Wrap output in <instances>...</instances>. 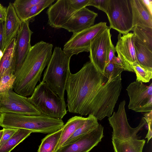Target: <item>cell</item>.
Instances as JSON below:
<instances>
[{"instance_id":"cell-1","label":"cell","mask_w":152,"mask_h":152,"mask_svg":"<svg viewBox=\"0 0 152 152\" xmlns=\"http://www.w3.org/2000/svg\"><path fill=\"white\" fill-rule=\"evenodd\" d=\"M121 75L108 79L90 61L76 73H71L65 88L68 111L91 115L100 121L110 117L121 92Z\"/></svg>"},{"instance_id":"cell-2","label":"cell","mask_w":152,"mask_h":152,"mask_svg":"<svg viewBox=\"0 0 152 152\" xmlns=\"http://www.w3.org/2000/svg\"><path fill=\"white\" fill-rule=\"evenodd\" d=\"M52 44L40 41L31 46L23 63L15 73L13 88L22 96L31 95L42 73L51 58Z\"/></svg>"},{"instance_id":"cell-3","label":"cell","mask_w":152,"mask_h":152,"mask_svg":"<svg viewBox=\"0 0 152 152\" xmlns=\"http://www.w3.org/2000/svg\"><path fill=\"white\" fill-rule=\"evenodd\" d=\"M62 119L41 115H28L10 113L0 114V126L3 128L23 129L33 132L50 134L61 129Z\"/></svg>"},{"instance_id":"cell-4","label":"cell","mask_w":152,"mask_h":152,"mask_svg":"<svg viewBox=\"0 0 152 152\" xmlns=\"http://www.w3.org/2000/svg\"><path fill=\"white\" fill-rule=\"evenodd\" d=\"M71 57L61 48L55 47L43 75L42 81L63 99L66 84L71 73L69 63Z\"/></svg>"},{"instance_id":"cell-5","label":"cell","mask_w":152,"mask_h":152,"mask_svg":"<svg viewBox=\"0 0 152 152\" xmlns=\"http://www.w3.org/2000/svg\"><path fill=\"white\" fill-rule=\"evenodd\" d=\"M28 99L41 115L62 119L67 113L64 99L60 98L45 82L42 81L35 87Z\"/></svg>"},{"instance_id":"cell-6","label":"cell","mask_w":152,"mask_h":152,"mask_svg":"<svg viewBox=\"0 0 152 152\" xmlns=\"http://www.w3.org/2000/svg\"><path fill=\"white\" fill-rule=\"evenodd\" d=\"M106 14L111 28L123 35L132 31L133 26L130 0H109Z\"/></svg>"},{"instance_id":"cell-7","label":"cell","mask_w":152,"mask_h":152,"mask_svg":"<svg viewBox=\"0 0 152 152\" xmlns=\"http://www.w3.org/2000/svg\"><path fill=\"white\" fill-rule=\"evenodd\" d=\"M90 0H58L50 6L46 13L48 23L59 29L75 12L88 6Z\"/></svg>"},{"instance_id":"cell-8","label":"cell","mask_w":152,"mask_h":152,"mask_svg":"<svg viewBox=\"0 0 152 152\" xmlns=\"http://www.w3.org/2000/svg\"><path fill=\"white\" fill-rule=\"evenodd\" d=\"M125 104L124 100L121 102L117 111L108 118L113 129L112 139L121 140L138 139L139 138L137 134L146 124V121L142 117L138 126L134 128L131 127L127 118Z\"/></svg>"},{"instance_id":"cell-9","label":"cell","mask_w":152,"mask_h":152,"mask_svg":"<svg viewBox=\"0 0 152 152\" xmlns=\"http://www.w3.org/2000/svg\"><path fill=\"white\" fill-rule=\"evenodd\" d=\"M108 27L106 22H100L80 32L73 33L64 45L63 50L71 57L80 53L89 52L91 40Z\"/></svg>"},{"instance_id":"cell-10","label":"cell","mask_w":152,"mask_h":152,"mask_svg":"<svg viewBox=\"0 0 152 152\" xmlns=\"http://www.w3.org/2000/svg\"><path fill=\"white\" fill-rule=\"evenodd\" d=\"M13 89L0 93V114L10 113L28 115H41L28 98L17 94Z\"/></svg>"},{"instance_id":"cell-11","label":"cell","mask_w":152,"mask_h":152,"mask_svg":"<svg viewBox=\"0 0 152 152\" xmlns=\"http://www.w3.org/2000/svg\"><path fill=\"white\" fill-rule=\"evenodd\" d=\"M109 26L96 36L90 43L89 57L96 69L104 75L107 63L108 55L112 43Z\"/></svg>"},{"instance_id":"cell-12","label":"cell","mask_w":152,"mask_h":152,"mask_svg":"<svg viewBox=\"0 0 152 152\" xmlns=\"http://www.w3.org/2000/svg\"><path fill=\"white\" fill-rule=\"evenodd\" d=\"M129 98L128 108L136 112L152 111V83L148 86L137 81L131 83L126 89Z\"/></svg>"},{"instance_id":"cell-13","label":"cell","mask_w":152,"mask_h":152,"mask_svg":"<svg viewBox=\"0 0 152 152\" xmlns=\"http://www.w3.org/2000/svg\"><path fill=\"white\" fill-rule=\"evenodd\" d=\"M103 127L99 124L94 129L68 145L61 146L55 152H89L103 137Z\"/></svg>"},{"instance_id":"cell-14","label":"cell","mask_w":152,"mask_h":152,"mask_svg":"<svg viewBox=\"0 0 152 152\" xmlns=\"http://www.w3.org/2000/svg\"><path fill=\"white\" fill-rule=\"evenodd\" d=\"M98 13L85 7L75 12L62 25L64 28L73 33H77L94 25Z\"/></svg>"},{"instance_id":"cell-15","label":"cell","mask_w":152,"mask_h":152,"mask_svg":"<svg viewBox=\"0 0 152 152\" xmlns=\"http://www.w3.org/2000/svg\"><path fill=\"white\" fill-rule=\"evenodd\" d=\"M33 33L30 28L29 23L22 22L16 37L15 74L23 63L31 47L30 42Z\"/></svg>"},{"instance_id":"cell-16","label":"cell","mask_w":152,"mask_h":152,"mask_svg":"<svg viewBox=\"0 0 152 152\" xmlns=\"http://www.w3.org/2000/svg\"><path fill=\"white\" fill-rule=\"evenodd\" d=\"M22 22L17 16L12 3H10L7 8V15L4 22V45L3 52L13 40L16 38Z\"/></svg>"},{"instance_id":"cell-17","label":"cell","mask_w":152,"mask_h":152,"mask_svg":"<svg viewBox=\"0 0 152 152\" xmlns=\"http://www.w3.org/2000/svg\"><path fill=\"white\" fill-rule=\"evenodd\" d=\"M132 14L133 27L138 26L152 29V13L143 0H130Z\"/></svg>"},{"instance_id":"cell-18","label":"cell","mask_w":152,"mask_h":152,"mask_svg":"<svg viewBox=\"0 0 152 152\" xmlns=\"http://www.w3.org/2000/svg\"><path fill=\"white\" fill-rule=\"evenodd\" d=\"M121 34L119 33L118 35V41L115 47L116 52L132 68L133 64L137 63L134 44V34L132 32L122 36Z\"/></svg>"},{"instance_id":"cell-19","label":"cell","mask_w":152,"mask_h":152,"mask_svg":"<svg viewBox=\"0 0 152 152\" xmlns=\"http://www.w3.org/2000/svg\"><path fill=\"white\" fill-rule=\"evenodd\" d=\"M16 38L3 52L0 58V80L6 74L15 72Z\"/></svg>"},{"instance_id":"cell-20","label":"cell","mask_w":152,"mask_h":152,"mask_svg":"<svg viewBox=\"0 0 152 152\" xmlns=\"http://www.w3.org/2000/svg\"><path fill=\"white\" fill-rule=\"evenodd\" d=\"M86 119L87 117L75 116L68 120L62 128V133L55 152L63 145L77 129L84 124Z\"/></svg>"},{"instance_id":"cell-21","label":"cell","mask_w":152,"mask_h":152,"mask_svg":"<svg viewBox=\"0 0 152 152\" xmlns=\"http://www.w3.org/2000/svg\"><path fill=\"white\" fill-rule=\"evenodd\" d=\"M145 142L144 139L121 140L112 139L115 152H142Z\"/></svg>"},{"instance_id":"cell-22","label":"cell","mask_w":152,"mask_h":152,"mask_svg":"<svg viewBox=\"0 0 152 152\" xmlns=\"http://www.w3.org/2000/svg\"><path fill=\"white\" fill-rule=\"evenodd\" d=\"M134 44L137 63L144 67L152 68V51L140 43L134 37Z\"/></svg>"},{"instance_id":"cell-23","label":"cell","mask_w":152,"mask_h":152,"mask_svg":"<svg viewBox=\"0 0 152 152\" xmlns=\"http://www.w3.org/2000/svg\"><path fill=\"white\" fill-rule=\"evenodd\" d=\"M97 120L93 115H89L84 124L76 130L62 146L72 143L78 138L95 129L99 124Z\"/></svg>"},{"instance_id":"cell-24","label":"cell","mask_w":152,"mask_h":152,"mask_svg":"<svg viewBox=\"0 0 152 152\" xmlns=\"http://www.w3.org/2000/svg\"><path fill=\"white\" fill-rule=\"evenodd\" d=\"M32 132L27 129H18L12 136L0 147V152H10Z\"/></svg>"},{"instance_id":"cell-25","label":"cell","mask_w":152,"mask_h":152,"mask_svg":"<svg viewBox=\"0 0 152 152\" xmlns=\"http://www.w3.org/2000/svg\"><path fill=\"white\" fill-rule=\"evenodd\" d=\"M62 131V128L56 132L47 135L42 140L37 152H55Z\"/></svg>"},{"instance_id":"cell-26","label":"cell","mask_w":152,"mask_h":152,"mask_svg":"<svg viewBox=\"0 0 152 152\" xmlns=\"http://www.w3.org/2000/svg\"><path fill=\"white\" fill-rule=\"evenodd\" d=\"M132 31H133L134 37L152 51V29L148 30L135 26Z\"/></svg>"},{"instance_id":"cell-27","label":"cell","mask_w":152,"mask_h":152,"mask_svg":"<svg viewBox=\"0 0 152 152\" xmlns=\"http://www.w3.org/2000/svg\"><path fill=\"white\" fill-rule=\"evenodd\" d=\"M42 0H16L12 4L16 13L22 22L24 21L29 10Z\"/></svg>"},{"instance_id":"cell-28","label":"cell","mask_w":152,"mask_h":152,"mask_svg":"<svg viewBox=\"0 0 152 152\" xmlns=\"http://www.w3.org/2000/svg\"><path fill=\"white\" fill-rule=\"evenodd\" d=\"M54 0H42L39 3L30 8L23 22H32L35 17L46 8L49 7Z\"/></svg>"},{"instance_id":"cell-29","label":"cell","mask_w":152,"mask_h":152,"mask_svg":"<svg viewBox=\"0 0 152 152\" xmlns=\"http://www.w3.org/2000/svg\"><path fill=\"white\" fill-rule=\"evenodd\" d=\"M135 73L136 81L142 83H148L152 78V68L144 67L137 63L132 66Z\"/></svg>"},{"instance_id":"cell-30","label":"cell","mask_w":152,"mask_h":152,"mask_svg":"<svg viewBox=\"0 0 152 152\" xmlns=\"http://www.w3.org/2000/svg\"><path fill=\"white\" fill-rule=\"evenodd\" d=\"M15 78V75L14 72L8 73L4 75L0 80V93L13 89V85Z\"/></svg>"},{"instance_id":"cell-31","label":"cell","mask_w":152,"mask_h":152,"mask_svg":"<svg viewBox=\"0 0 152 152\" xmlns=\"http://www.w3.org/2000/svg\"><path fill=\"white\" fill-rule=\"evenodd\" d=\"M124 70L113 62L107 64L105 69L104 75L108 79H113L120 74Z\"/></svg>"},{"instance_id":"cell-32","label":"cell","mask_w":152,"mask_h":152,"mask_svg":"<svg viewBox=\"0 0 152 152\" xmlns=\"http://www.w3.org/2000/svg\"><path fill=\"white\" fill-rule=\"evenodd\" d=\"M109 0H90L88 6H92L106 13L108 7Z\"/></svg>"},{"instance_id":"cell-33","label":"cell","mask_w":152,"mask_h":152,"mask_svg":"<svg viewBox=\"0 0 152 152\" xmlns=\"http://www.w3.org/2000/svg\"><path fill=\"white\" fill-rule=\"evenodd\" d=\"M124 71L134 72L132 68L127 62L121 56L118 55L113 62Z\"/></svg>"},{"instance_id":"cell-34","label":"cell","mask_w":152,"mask_h":152,"mask_svg":"<svg viewBox=\"0 0 152 152\" xmlns=\"http://www.w3.org/2000/svg\"><path fill=\"white\" fill-rule=\"evenodd\" d=\"M18 129L12 128H3V134L0 141V147L10 139Z\"/></svg>"},{"instance_id":"cell-35","label":"cell","mask_w":152,"mask_h":152,"mask_svg":"<svg viewBox=\"0 0 152 152\" xmlns=\"http://www.w3.org/2000/svg\"><path fill=\"white\" fill-rule=\"evenodd\" d=\"M148 126V132L146 135V138L148 139V143L152 137V111L144 114V117Z\"/></svg>"},{"instance_id":"cell-36","label":"cell","mask_w":152,"mask_h":152,"mask_svg":"<svg viewBox=\"0 0 152 152\" xmlns=\"http://www.w3.org/2000/svg\"><path fill=\"white\" fill-rule=\"evenodd\" d=\"M4 22L0 20V58L3 54L4 45Z\"/></svg>"},{"instance_id":"cell-37","label":"cell","mask_w":152,"mask_h":152,"mask_svg":"<svg viewBox=\"0 0 152 152\" xmlns=\"http://www.w3.org/2000/svg\"><path fill=\"white\" fill-rule=\"evenodd\" d=\"M115 47L112 43L111 45L108 53L107 64L113 61L116 57L115 55Z\"/></svg>"},{"instance_id":"cell-38","label":"cell","mask_w":152,"mask_h":152,"mask_svg":"<svg viewBox=\"0 0 152 152\" xmlns=\"http://www.w3.org/2000/svg\"><path fill=\"white\" fill-rule=\"evenodd\" d=\"M7 8L0 3V20L4 22L7 15Z\"/></svg>"},{"instance_id":"cell-39","label":"cell","mask_w":152,"mask_h":152,"mask_svg":"<svg viewBox=\"0 0 152 152\" xmlns=\"http://www.w3.org/2000/svg\"><path fill=\"white\" fill-rule=\"evenodd\" d=\"M150 11L152 12V1L143 0Z\"/></svg>"},{"instance_id":"cell-40","label":"cell","mask_w":152,"mask_h":152,"mask_svg":"<svg viewBox=\"0 0 152 152\" xmlns=\"http://www.w3.org/2000/svg\"><path fill=\"white\" fill-rule=\"evenodd\" d=\"M3 134V129L2 130H0V141L2 135Z\"/></svg>"}]
</instances>
